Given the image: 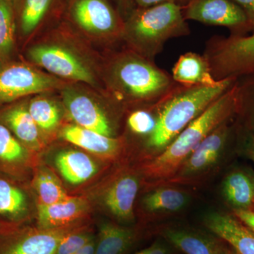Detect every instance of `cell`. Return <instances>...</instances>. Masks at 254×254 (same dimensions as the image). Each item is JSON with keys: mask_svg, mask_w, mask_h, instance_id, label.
<instances>
[{"mask_svg": "<svg viewBox=\"0 0 254 254\" xmlns=\"http://www.w3.org/2000/svg\"><path fill=\"white\" fill-rule=\"evenodd\" d=\"M24 60L63 81L105 92L103 55L62 19L26 45Z\"/></svg>", "mask_w": 254, "mask_h": 254, "instance_id": "obj_1", "label": "cell"}, {"mask_svg": "<svg viewBox=\"0 0 254 254\" xmlns=\"http://www.w3.org/2000/svg\"><path fill=\"white\" fill-rule=\"evenodd\" d=\"M102 81L107 95L125 110L151 106L177 83L168 71L125 46L104 52Z\"/></svg>", "mask_w": 254, "mask_h": 254, "instance_id": "obj_2", "label": "cell"}, {"mask_svg": "<svg viewBox=\"0 0 254 254\" xmlns=\"http://www.w3.org/2000/svg\"><path fill=\"white\" fill-rule=\"evenodd\" d=\"M237 79L222 80L213 86L177 85L157 103L156 124L145 138V146L155 151L165 149L191 122L228 91Z\"/></svg>", "mask_w": 254, "mask_h": 254, "instance_id": "obj_3", "label": "cell"}, {"mask_svg": "<svg viewBox=\"0 0 254 254\" xmlns=\"http://www.w3.org/2000/svg\"><path fill=\"white\" fill-rule=\"evenodd\" d=\"M236 107L235 82L228 91L212 103L161 153L145 165V175L156 182V185H163L175 175L190 153L212 131L235 118Z\"/></svg>", "mask_w": 254, "mask_h": 254, "instance_id": "obj_4", "label": "cell"}, {"mask_svg": "<svg viewBox=\"0 0 254 254\" xmlns=\"http://www.w3.org/2000/svg\"><path fill=\"white\" fill-rule=\"evenodd\" d=\"M183 8L174 4L136 7L125 21L123 44L154 61L167 42L190 34Z\"/></svg>", "mask_w": 254, "mask_h": 254, "instance_id": "obj_5", "label": "cell"}, {"mask_svg": "<svg viewBox=\"0 0 254 254\" xmlns=\"http://www.w3.org/2000/svg\"><path fill=\"white\" fill-rule=\"evenodd\" d=\"M61 19L104 52L123 44L125 21L111 0H64Z\"/></svg>", "mask_w": 254, "mask_h": 254, "instance_id": "obj_6", "label": "cell"}, {"mask_svg": "<svg viewBox=\"0 0 254 254\" xmlns=\"http://www.w3.org/2000/svg\"><path fill=\"white\" fill-rule=\"evenodd\" d=\"M58 93L73 124L105 136L118 137L115 118L125 110L105 92L85 83L67 82Z\"/></svg>", "mask_w": 254, "mask_h": 254, "instance_id": "obj_7", "label": "cell"}, {"mask_svg": "<svg viewBox=\"0 0 254 254\" xmlns=\"http://www.w3.org/2000/svg\"><path fill=\"white\" fill-rule=\"evenodd\" d=\"M203 56L216 81L239 78L254 72V32L242 36H214Z\"/></svg>", "mask_w": 254, "mask_h": 254, "instance_id": "obj_8", "label": "cell"}, {"mask_svg": "<svg viewBox=\"0 0 254 254\" xmlns=\"http://www.w3.org/2000/svg\"><path fill=\"white\" fill-rule=\"evenodd\" d=\"M66 83L25 60L1 64L0 108L32 95L59 91Z\"/></svg>", "mask_w": 254, "mask_h": 254, "instance_id": "obj_9", "label": "cell"}, {"mask_svg": "<svg viewBox=\"0 0 254 254\" xmlns=\"http://www.w3.org/2000/svg\"><path fill=\"white\" fill-rule=\"evenodd\" d=\"M232 120L212 131L166 182L187 183L209 173L220 161L232 137L235 136V125Z\"/></svg>", "mask_w": 254, "mask_h": 254, "instance_id": "obj_10", "label": "cell"}, {"mask_svg": "<svg viewBox=\"0 0 254 254\" xmlns=\"http://www.w3.org/2000/svg\"><path fill=\"white\" fill-rule=\"evenodd\" d=\"M77 227L54 230L1 227L0 254H55L64 237Z\"/></svg>", "mask_w": 254, "mask_h": 254, "instance_id": "obj_11", "label": "cell"}, {"mask_svg": "<svg viewBox=\"0 0 254 254\" xmlns=\"http://www.w3.org/2000/svg\"><path fill=\"white\" fill-rule=\"evenodd\" d=\"M183 14L187 21L228 28L230 35L250 33L245 13L233 0H190Z\"/></svg>", "mask_w": 254, "mask_h": 254, "instance_id": "obj_12", "label": "cell"}, {"mask_svg": "<svg viewBox=\"0 0 254 254\" xmlns=\"http://www.w3.org/2000/svg\"><path fill=\"white\" fill-rule=\"evenodd\" d=\"M64 1V0L18 1L15 7L17 34L26 45L61 19Z\"/></svg>", "mask_w": 254, "mask_h": 254, "instance_id": "obj_13", "label": "cell"}, {"mask_svg": "<svg viewBox=\"0 0 254 254\" xmlns=\"http://www.w3.org/2000/svg\"><path fill=\"white\" fill-rule=\"evenodd\" d=\"M140 187V179L134 172L124 170L110 179L100 193V205L114 218L122 222L133 219L135 200Z\"/></svg>", "mask_w": 254, "mask_h": 254, "instance_id": "obj_14", "label": "cell"}, {"mask_svg": "<svg viewBox=\"0 0 254 254\" xmlns=\"http://www.w3.org/2000/svg\"><path fill=\"white\" fill-rule=\"evenodd\" d=\"M21 180L0 173V227L22 226L31 213V199Z\"/></svg>", "mask_w": 254, "mask_h": 254, "instance_id": "obj_15", "label": "cell"}, {"mask_svg": "<svg viewBox=\"0 0 254 254\" xmlns=\"http://www.w3.org/2000/svg\"><path fill=\"white\" fill-rule=\"evenodd\" d=\"M28 98L0 108V123L28 149L38 151L44 145V137L29 113Z\"/></svg>", "mask_w": 254, "mask_h": 254, "instance_id": "obj_16", "label": "cell"}, {"mask_svg": "<svg viewBox=\"0 0 254 254\" xmlns=\"http://www.w3.org/2000/svg\"><path fill=\"white\" fill-rule=\"evenodd\" d=\"M89 210V203L81 197L70 196L53 204H37V225L43 230L76 226Z\"/></svg>", "mask_w": 254, "mask_h": 254, "instance_id": "obj_17", "label": "cell"}, {"mask_svg": "<svg viewBox=\"0 0 254 254\" xmlns=\"http://www.w3.org/2000/svg\"><path fill=\"white\" fill-rule=\"evenodd\" d=\"M59 136L68 143L102 158H116L123 151L125 143L121 137L105 136L75 124L61 127Z\"/></svg>", "mask_w": 254, "mask_h": 254, "instance_id": "obj_18", "label": "cell"}, {"mask_svg": "<svg viewBox=\"0 0 254 254\" xmlns=\"http://www.w3.org/2000/svg\"><path fill=\"white\" fill-rule=\"evenodd\" d=\"M205 227L231 246L238 254H254V232L234 215L223 213L209 214Z\"/></svg>", "mask_w": 254, "mask_h": 254, "instance_id": "obj_19", "label": "cell"}, {"mask_svg": "<svg viewBox=\"0 0 254 254\" xmlns=\"http://www.w3.org/2000/svg\"><path fill=\"white\" fill-rule=\"evenodd\" d=\"M28 108L43 137L60 131L66 112L58 91L32 95L28 99Z\"/></svg>", "mask_w": 254, "mask_h": 254, "instance_id": "obj_20", "label": "cell"}, {"mask_svg": "<svg viewBox=\"0 0 254 254\" xmlns=\"http://www.w3.org/2000/svg\"><path fill=\"white\" fill-rule=\"evenodd\" d=\"M32 153L0 123V173L21 180L31 165Z\"/></svg>", "mask_w": 254, "mask_h": 254, "instance_id": "obj_21", "label": "cell"}, {"mask_svg": "<svg viewBox=\"0 0 254 254\" xmlns=\"http://www.w3.org/2000/svg\"><path fill=\"white\" fill-rule=\"evenodd\" d=\"M222 195L232 210H254V173L245 168L234 169L222 182Z\"/></svg>", "mask_w": 254, "mask_h": 254, "instance_id": "obj_22", "label": "cell"}, {"mask_svg": "<svg viewBox=\"0 0 254 254\" xmlns=\"http://www.w3.org/2000/svg\"><path fill=\"white\" fill-rule=\"evenodd\" d=\"M171 75L177 84L185 86H213L220 81L213 78L203 55L193 52L180 55L174 65Z\"/></svg>", "mask_w": 254, "mask_h": 254, "instance_id": "obj_23", "label": "cell"}, {"mask_svg": "<svg viewBox=\"0 0 254 254\" xmlns=\"http://www.w3.org/2000/svg\"><path fill=\"white\" fill-rule=\"evenodd\" d=\"M55 165L64 180L73 185L85 183L98 172V165L89 155L73 148L58 152Z\"/></svg>", "mask_w": 254, "mask_h": 254, "instance_id": "obj_24", "label": "cell"}, {"mask_svg": "<svg viewBox=\"0 0 254 254\" xmlns=\"http://www.w3.org/2000/svg\"><path fill=\"white\" fill-rule=\"evenodd\" d=\"M160 234L185 254H219L224 246L213 237L188 229L167 227Z\"/></svg>", "mask_w": 254, "mask_h": 254, "instance_id": "obj_25", "label": "cell"}, {"mask_svg": "<svg viewBox=\"0 0 254 254\" xmlns=\"http://www.w3.org/2000/svg\"><path fill=\"white\" fill-rule=\"evenodd\" d=\"M137 232L113 222H103L96 238L95 254H124L136 240Z\"/></svg>", "mask_w": 254, "mask_h": 254, "instance_id": "obj_26", "label": "cell"}, {"mask_svg": "<svg viewBox=\"0 0 254 254\" xmlns=\"http://www.w3.org/2000/svg\"><path fill=\"white\" fill-rule=\"evenodd\" d=\"M186 193L173 187L162 186L143 197L142 205L146 213L165 215L180 211L188 203Z\"/></svg>", "mask_w": 254, "mask_h": 254, "instance_id": "obj_27", "label": "cell"}, {"mask_svg": "<svg viewBox=\"0 0 254 254\" xmlns=\"http://www.w3.org/2000/svg\"><path fill=\"white\" fill-rule=\"evenodd\" d=\"M235 123L242 131L254 133V72L237 78Z\"/></svg>", "mask_w": 254, "mask_h": 254, "instance_id": "obj_28", "label": "cell"}, {"mask_svg": "<svg viewBox=\"0 0 254 254\" xmlns=\"http://www.w3.org/2000/svg\"><path fill=\"white\" fill-rule=\"evenodd\" d=\"M16 36L14 3L12 0H0V64L14 60Z\"/></svg>", "mask_w": 254, "mask_h": 254, "instance_id": "obj_29", "label": "cell"}, {"mask_svg": "<svg viewBox=\"0 0 254 254\" xmlns=\"http://www.w3.org/2000/svg\"><path fill=\"white\" fill-rule=\"evenodd\" d=\"M32 187L38 198V204H53L70 197L58 177L47 168L37 170Z\"/></svg>", "mask_w": 254, "mask_h": 254, "instance_id": "obj_30", "label": "cell"}, {"mask_svg": "<svg viewBox=\"0 0 254 254\" xmlns=\"http://www.w3.org/2000/svg\"><path fill=\"white\" fill-rule=\"evenodd\" d=\"M156 104L134 108L129 112L127 118V126L131 133L145 136V138L149 136L156 124Z\"/></svg>", "mask_w": 254, "mask_h": 254, "instance_id": "obj_31", "label": "cell"}, {"mask_svg": "<svg viewBox=\"0 0 254 254\" xmlns=\"http://www.w3.org/2000/svg\"><path fill=\"white\" fill-rule=\"evenodd\" d=\"M93 237L91 232L77 227L64 237L55 254H75Z\"/></svg>", "mask_w": 254, "mask_h": 254, "instance_id": "obj_32", "label": "cell"}, {"mask_svg": "<svg viewBox=\"0 0 254 254\" xmlns=\"http://www.w3.org/2000/svg\"><path fill=\"white\" fill-rule=\"evenodd\" d=\"M235 130H236L235 137L238 142L241 151L254 163V133L242 131L240 128H237L236 126H235Z\"/></svg>", "mask_w": 254, "mask_h": 254, "instance_id": "obj_33", "label": "cell"}, {"mask_svg": "<svg viewBox=\"0 0 254 254\" xmlns=\"http://www.w3.org/2000/svg\"><path fill=\"white\" fill-rule=\"evenodd\" d=\"M190 0H134L136 7L145 8L155 5L163 4H174L185 7Z\"/></svg>", "mask_w": 254, "mask_h": 254, "instance_id": "obj_34", "label": "cell"}, {"mask_svg": "<svg viewBox=\"0 0 254 254\" xmlns=\"http://www.w3.org/2000/svg\"><path fill=\"white\" fill-rule=\"evenodd\" d=\"M242 8L248 21L250 33L254 32V0H233Z\"/></svg>", "mask_w": 254, "mask_h": 254, "instance_id": "obj_35", "label": "cell"}, {"mask_svg": "<svg viewBox=\"0 0 254 254\" xmlns=\"http://www.w3.org/2000/svg\"><path fill=\"white\" fill-rule=\"evenodd\" d=\"M124 21L136 9L134 0H111Z\"/></svg>", "mask_w": 254, "mask_h": 254, "instance_id": "obj_36", "label": "cell"}, {"mask_svg": "<svg viewBox=\"0 0 254 254\" xmlns=\"http://www.w3.org/2000/svg\"><path fill=\"white\" fill-rule=\"evenodd\" d=\"M232 214L254 232V210H233Z\"/></svg>", "mask_w": 254, "mask_h": 254, "instance_id": "obj_37", "label": "cell"}, {"mask_svg": "<svg viewBox=\"0 0 254 254\" xmlns=\"http://www.w3.org/2000/svg\"><path fill=\"white\" fill-rule=\"evenodd\" d=\"M134 254H170V251L163 242L157 241L150 247Z\"/></svg>", "mask_w": 254, "mask_h": 254, "instance_id": "obj_38", "label": "cell"}, {"mask_svg": "<svg viewBox=\"0 0 254 254\" xmlns=\"http://www.w3.org/2000/svg\"><path fill=\"white\" fill-rule=\"evenodd\" d=\"M95 248H96V238L93 237L75 254H95Z\"/></svg>", "mask_w": 254, "mask_h": 254, "instance_id": "obj_39", "label": "cell"}, {"mask_svg": "<svg viewBox=\"0 0 254 254\" xmlns=\"http://www.w3.org/2000/svg\"><path fill=\"white\" fill-rule=\"evenodd\" d=\"M219 254H233V253H232V250H229L225 246H223Z\"/></svg>", "mask_w": 254, "mask_h": 254, "instance_id": "obj_40", "label": "cell"}, {"mask_svg": "<svg viewBox=\"0 0 254 254\" xmlns=\"http://www.w3.org/2000/svg\"><path fill=\"white\" fill-rule=\"evenodd\" d=\"M18 1H19V0H12L14 5V8L16 7V5H17Z\"/></svg>", "mask_w": 254, "mask_h": 254, "instance_id": "obj_41", "label": "cell"}, {"mask_svg": "<svg viewBox=\"0 0 254 254\" xmlns=\"http://www.w3.org/2000/svg\"><path fill=\"white\" fill-rule=\"evenodd\" d=\"M232 253H233V254H238L236 253V252H235V251H234L233 250H232Z\"/></svg>", "mask_w": 254, "mask_h": 254, "instance_id": "obj_42", "label": "cell"}, {"mask_svg": "<svg viewBox=\"0 0 254 254\" xmlns=\"http://www.w3.org/2000/svg\"><path fill=\"white\" fill-rule=\"evenodd\" d=\"M0 228H1V227H0Z\"/></svg>", "mask_w": 254, "mask_h": 254, "instance_id": "obj_43", "label": "cell"}]
</instances>
